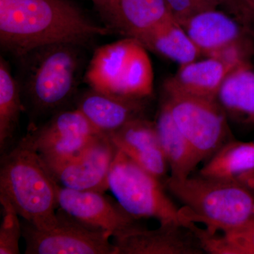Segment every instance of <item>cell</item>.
I'll use <instances>...</instances> for the list:
<instances>
[{
	"label": "cell",
	"instance_id": "6da1fadb",
	"mask_svg": "<svg viewBox=\"0 0 254 254\" xmlns=\"http://www.w3.org/2000/svg\"><path fill=\"white\" fill-rule=\"evenodd\" d=\"M112 32L93 23L70 0H0V43L19 58L47 45H83Z\"/></svg>",
	"mask_w": 254,
	"mask_h": 254
},
{
	"label": "cell",
	"instance_id": "7a4b0ae2",
	"mask_svg": "<svg viewBox=\"0 0 254 254\" xmlns=\"http://www.w3.org/2000/svg\"><path fill=\"white\" fill-rule=\"evenodd\" d=\"M82 45L60 43L39 47L20 57L18 83L23 110L31 118H51L74 98L83 58Z\"/></svg>",
	"mask_w": 254,
	"mask_h": 254
},
{
	"label": "cell",
	"instance_id": "3957f363",
	"mask_svg": "<svg viewBox=\"0 0 254 254\" xmlns=\"http://www.w3.org/2000/svg\"><path fill=\"white\" fill-rule=\"evenodd\" d=\"M60 186L39 155L21 140L1 155L0 198L37 228L48 230L58 222Z\"/></svg>",
	"mask_w": 254,
	"mask_h": 254
},
{
	"label": "cell",
	"instance_id": "277c9868",
	"mask_svg": "<svg viewBox=\"0 0 254 254\" xmlns=\"http://www.w3.org/2000/svg\"><path fill=\"white\" fill-rule=\"evenodd\" d=\"M167 190L183 204L184 225L204 224L209 232L233 230L254 222V191L237 180L198 175L178 180L169 177Z\"/></svg>",
	"mask_w": 254,
	"mask_h": 254
},
{
	"label": "cell",
	"instance_id": "5b68a950",
	"mask_svg": "<svg viewBox=\"0 0 254 254\" xmlns=\"http://www.w3.org/2000/svg\"><path fill=\"white\" fill-rule=\"evenodd\" d=\"M147 50L132 38L99 47L88 64L85 81L90 88L108 94L149 98L154 73Z\"/></svg>",
	"mask_w": 254,
	"mask_h": 254
},
{
	"label": "cell",
	"instance_id": "8992f818",
	"mask_svg": "<svg viewBox=\"0 0 254 254\" xmlns=\"http://www.w3.org/2000/svg\"><path fill=\"white\" fill-rule=\"evenodd\" d=\"M108 190L133 218L183 224L180 208L165 193L161 181L118 150L110 169Z\"/></svg>",
	"mask_w": 254,
	"mask_h": 254
},
{
	"label": "cell",
	"instance_id": "52a82bcc",
	"mask_svg": "<svg viewBox=\"0 0 254 254\" xmlns=\"http://www.w3.org/2000/svg\"><path fill=\"white\" fill-rule=\"evenodd\" d=\"M166 105L177 127L199 157L208 160L232 135L225 110L217 100L164 90Z\"/></svg>",
	"mask_w": 254,
	"mask_h": 254
},
{
	"label": "cell",
	"instance_id": "ba28073f",
	"mask_svg": "<svg viewBox=\"0 0 254 254\" xmlns=\"http://www.w3.org/2000/svg\"><path fill=\"white\" fill-rule=\"evenodd\" d=\"M101 135L75 108L60 111L45 123L30 128L21 141L50 166L78 154Z\"/></svg>",
	"mask_w": 254,
	"mask_h": 254
},
{
	"label": "cell",
	"instance_id": "9c48e42d",
	"mask_svg": "<svg viewBox=\"0 0 254 254\" xmlns=\"http://www.w3.org/2000/svg\"><path fill=\"white\" fill-rule=\"evenodd\" d=\"M57 213L58 222L48 230L37 228L23 220L25 254H118L108 232L86 226L62 210Z\"/></svg>",
	"mask_w": 254,
	"mask_h": 254
},
{
	"label": "cell",
	"instance_id": "30bf717a",
	"mask_svg": "<svg viewBox=\"0 0 254 254\" xmlns=\"http://www.w3.org/2000/svg\"><path fill=\"white\" fill-rule=\"evenodd\" d=\"M117 152L109 137L101 135L78 154L47 167L61 187L105 193Z\"/></svg>",
	"mask_w": 254,
	"mask_h": 254
},
{
	"label": "cell",
	"instance_id": "8fae6325",
	"mask_svg": "<svg viewBox=\"0 0 254 254\" xmlns=\"http://www.w3.org/2000/svg\"><path fill=\"white\" fill-rule=\"evenodd\" d=\"M58 206L60 210L86 226L108 232L113 237L123 235L138 226L133 218L118 203L94 190H78L60 186Z\"/></svg>",
	"mask_w": 254,
	"mask_h": 254
},
{
	"label": "cell",
	"instance_id": "7c38bea8",
	"mask_svg": "<svg viewBox=\"0 0 254 254\" xmlns=\"http://www.w3.org/2000/svg\"><path fill=\"white\" fill-rule=\"evenodd\" d=\"M118 254H203L199 239L178 222L160 224L155 230L138 226L113 237Z\"/></svg>",
	"mask_w": 254,
	"mask_h": 254
},
{
	"label": "cell",
	"instance_id": "4fadbf2b",
	"mask_svg": "<svg viewBox=\"0 0 254 254\" xmlns=\"http://www.w3.org/2000/svg\"><path fill=\"white\" fill-rule=\"evenodd\" d=\"M110 31L137 39L172 16L165 0H90Z\"/></svg>",
	"mask_w": 254,
	"mask_h": 254
},
{
	"label": "cell",
	"instance_id": "5bb4252c",
	"mask_svg": "<svg viewBox=\"0 0 254 254\" xmlns=\"http://www.w3.org/2000/svg\"><path fill=\"white\" fill-rule=\"evenodd\" d=\"M202 55L215 58L236 45H250L248 36L253 27L239 18L218 9L195 14L182 25Z\"/></svg>",
	"mask_w": 254,
	"mask_h": 254
},
{
	"label": "cell",
	"instance_id": "9a60e30c",
	"mask_svg": "<svg viewBox=\"0 0 254 254\" xmlns=\"http://www.w3.org/2000/svg\"><path fill=\"white\" fill-rule=\"evenodd\" d=\"M146 99L108 94L90 88L76 98V109L98 133L108 136L136 119L146 118Z\"/></svg>",
	"mask_w": 254,
	"mask_h": 254
},
{
	"label": "cell",
	"instance_id": "2e32d148",
	"mask_svg": "<svg viewBox=\"0 0 254 254\" xmlns=\"http://www.w3.org/2000/svg\"><path fill=\"white\" fill-rule=\"evenodd\" d=\"M117 149L145 171L162 180L169 169L155 122L147 118L136 119L110 134Z\"/></svg>",
	"mask_w": 254,
	"mask_h": 254
},
{
	"label": "cell",
	"instance_id": "e0dca14e",
	"mask_svg": "<svg viewBox=\"0 0 254 254\" xmlns=\"http://www.w3.org/2000/svg\"><path fill=\"white\" fill-rule=\"evenodd\" d=\"M236 66L215 58L195 60L180 65L176 73L165 81L163 90L217 100L225 78Z\"/></svg>",
	"mask_w": 254,
	"mask_h": 254
},
{
	"label": "cell",
	"instance_id": "ac0fdd59",
	"mask_svg": "<svg viewBox=\"0 0 254 254\" xmlns=\"http://www.w3.org/2000/svg\"><path fill=\"white\" fill-rule=\"evenodd\" d=\"M155 122L160 146L171 173L170 177L178 180L188 178L201 161L190 141L177 127L163 103Z\"/></svg>",
	"mask_w": 254,
	"mask_h": 254
},
{
	"label": "cell",
	"instance_id": "d6986e66",
	"mask_svg": "<svg viewBox=\"0 0 254 254\" xmlns=\"http://www.w3.org/2000/svg\"><path fill=\"white\" fill-rule=\"evenodd\" d=\"M217 100L227 118L254 125V70L250 63L241 64L228 73Z\"/></svg>",
	"mask_w": 254,
	"mask_h": 254
},
{
	"label": "cell",
	"instance_id": "ffe728a7",
	"mask_svg": "<svg viewBox=\"0 0 254 254\" xmlns=\"http://www.w3.org/2000/svg\"><path fill=\"white\" fill-rule=\"evenodd\" d=\"M148 50L173 60L180 65L191 63L201 54L183 26L173 16L138 37Z\"/></svg>",
	"mask_w": 254,
	"mask_h": 254
},
{
	"label": "cell",
	"instance_id": "44dd1931",
	"mask_svg": "<svg viewBox=\"0 0 254 254\" xmlns=\"http://www.w3.org/2000/svg\"><path fill=\"white\" fill-rule=\"evenodd\" d=\"M254 170V142L232 139L210 157L198 175L217 180H235Z\"/></svg>",
	"mask_w": 254,
	"mask_h": 254
},
{
	"label": "cell",
	"instance_id": "7402d4cb",
	"mask_svg": "<svg viewBox=\"0 0 254 254\" xmlns=\"http://www.w3.org/2000/svg\"><path fill=\"white\" fill-rule=\"evenodd\" d=\"M23 110L19 85L11 75L7 63L0 60V150L11 149L20 115Z\"/></svg>",
	"mask_w": 254,
	"mask_h": 254
},
{
	"label": "cell",
	"instance_id": "603a6c76",
	"mask_svg": "<svg viewBox=\"0 0 254 254\" xmlns=\"http://www.w3.org/2000/svg\"><path fill=\"white\" fill-rule=\"evenodd\" d=\"M190 227L199 239L205 253L254 254V222L233 230L211 232L195 223Z\"/></svg>",
	"mask_w": 254,
	"mask_h": 254
},
{
	"label": "cell",
	"instance_id": "cb8c5ba5",
	"mask_svg": "<svg viewBox=\"0 0 254 254\" xmlns=\"http://www.w3.org/2000/svg\"><path fill=\"white\" fill-rule=\"evenodd\" d=\"M0 203L2 214L0 225V254H20L22 223L19 215L7 200L0 198Z\"/></svg>",
	"mask_w": 254,
	"mask_h": 254
},
{
	"label": "cell",
	"instance_id": "d4e9b609",
	"mask_svg": "<svg viewBox=\"0 0 254 254\" xmlns=\"http://www.w3.org/2000/svg\"><path fill=\"white\" fill-rule=\"evenodd\" d=\"M228 0H165L168 9L173 18L183 24L195 14L218 9L220 5L227 3Z\"/></svg>",
	"mask_w": 254,
	"mask_h": 254
},
{
	"label": "cell",
	"instance_id": "484cf974",
	"mask_svg": "<svg viewBox=\"0 0 254 254\" xmlns=\"http://www.w3.org/2000/svg\"><path fill=\"white\" fill-rule=\"evenodd\" d=\"M237 181L243 184L245 186L248 187L251 190L254 191V170L250 173L244 174L241 176L237 177Z\"/></svg>",
	"mask_w": 254,
	"mask_h": 254
},
{
	"label": "cell",
	"instance_id": "4316f807",
	"mask_svg": "<svg viewBox=\"0 0 254 254\" xmlns=\"http://www.w3.org/2000/svg\"><path fill=\"white\" fill-rule=\"evenodd\" d=\"M242 2L245 3L247 6H250L251 9L254 11V0H240Z\"/></svg>",
	"mask_w": 254,
	"mask_h": 254
},
{
	"label": "cell",
	"instance_id": "83f0119b",
	"mask_svg": "<svg viewBox=\"0 0 254 254\" xmlns=\"http://www.w3.org/2000/svg\"><path fill=\"white\" fill-rule=\"evenodd\" d=\"M253 35H254V28H253Z\"/></svg>",
	"mask_w": 254,
	"mask_h": 254
}]
</instances>
